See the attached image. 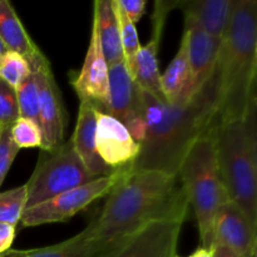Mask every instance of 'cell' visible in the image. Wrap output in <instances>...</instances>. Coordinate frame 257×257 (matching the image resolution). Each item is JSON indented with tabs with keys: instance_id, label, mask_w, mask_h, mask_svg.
Masks as SVG:
<instances>
[{
	"instance_id": "6da1fadb",
	"label": "cell",
	"mask_w": 257,
	"mask_h": 257,
	"mask_svg": "<svg viewBox=\"0 0 257 257\" xmlns=\"http://www.w3.org/2000/svg\"><path fill=\"white\" fill-rule=\"evenodd\" d=\"M107 196L87 226L103 251H110L153 221L187 216L188 201L180 180L161 171L130 168Z\"/></svg>"
},
{
	"instance_id": "7a4b0ae2",
	"label": "cell",
	"mask_w": 257,
	"mask_h": 257,
	"mask_svg": "<svg viewBox=\"0 0 257 257\" xmlns=\"http://www.w3.org/2000/svg\"><path fill=\"white\" fill-rule=\"evenodd\" d=\"M146 135L131 171L155 170L178 176L193 143L212 128L216 119L213 75L200 92L183 102L168 103L141 89Z\"/></svg>"
},
{
	"instance_id": "3957f363",
	"label": "cell",
	"mask_w": 257,
	"mask_h": 257,
	"mask_svg": "<svg viewBox=\"0 0 257 257\" xmlns=\"http://www.w3.org/2000/svg\"><path fill=\"white\" fill-rule=\"evenodd\" d=\"M256 72L257 2L232 0L230 23L213 72L215 123L246 117L256 103Z\"/></svg>"
},
{
	"instance_id": "277c9868",
	"label": "cell",
	"mask_w": 257,
	"mask_h": 257,
	"mask_svg": "<svg viewBox=\"0 0 257 257\" xmlns=\"http://www.w3.org/2000/svg\"><path fill=\"white\" fill-rule=\"evenodd\" d=\"M256 103L243 119L215 123L218 170L228 200L235 203L257 228V136Z\"/></svg>"
},
{
	"instance_id": "5b68a950",
	"label": "cell",
	"mask_w": 257,
	"mask_h": 257,
	"mask_svg": "<svg viewBox=\"0 0 257 257\" xmlns=\"http://www.w3.org/2000/svg\"><path fill=\"white\" fill-rule=\"evenodd\" d=\"M177 177L197 220L200 247L211 250L215 245L213 225L217 211L230 201L221 180L211 130L193 143L181 163Z\"/></svg>"
},
{
	"instance_id": "8992f818",
	"label": "cell",
	"mask_w": 257,
	"mask_h": 257,
	"mask_svg": "<svg viewBox=\"0 0 257 257\" xmlns=\"http://www.w3.org/2000/svg\"><path fill=\"white\" fill-rule=\"evenodd\" d=\"M94 180L97 177L85 170L72 141H64L54 150L40 152L34 172L25 183L27 208Z\"/></svg>"
},
{
	"instance_id": "52a82bcc",
	"label": "cell",
	"mask_w": 257,
	"mask_h": 257,
	"mask_svg": "<svg viewBox=\"0 0 257 257\" xmlns=\"http://www.w3.org/2000/svg\"><path fill=\"white\" fill-rule=\"evenodd\" d=\"M127 170L115 171L113 175L99 177L92 182L78 186L72 190L59 193L44 202L32 206L24 211L20 222L24 227L64 222L87 208L98 198L108 195L113 186L118 182V180Z\"/></svg>"
},
{
	"instance_id": "ba28073f",
	"label": "cell",
	"mask_w": 257,
	"mask_h": 257,
	"mask_svg": "<svg viewBox=\"0 0 257 257\" xmlns=\"http://www.w3.org/2000/svg\"><path fill=\"white\" fill-rule=\"evenodd\" d=\"M30 69L34 74L39 90V124L43 135L42 151H50L64 142L67 114L58 89L54 74L44 54L32 63Z\"/></svg>"
},
{
	"instance_id": "9c48e42d",
	"label": "cell",
	"mask_w": 257,
	"mask_h": 257,
	"mask_svg": "<svg viewBox=\"0 0 257 257\" xmlns=\"http://www.w3.org/2000/svg\"><path fill=\"white\" fill-rule=\"evenodd\" d=\"M185 218H163L150 222L118 243L104 257H176Z\"/></svg>"
},
{
	"instance_id": "30bf717a",
	"label": "cell",
	"mask_w": 257,
	"mask_h": 257,
	"mask_svg": "<svg viewBox=\"0 0 257 257\" xmlns=\"http://www.w3.org/2000/svg\"><path fill=\"white\" fill-rule=\"evenodd\" d=\"M109 69V97L105 113L119 120L133 140L141 145L146 135L142 115L141 89L128 73L124 60L114 63Z\"/></svg>"
},
{
	"instance_id": "8fae6325",
	"label": "cell",
	"mask_w": 257,
	"mask_h": 257,
	"mask_svg": "<svg viewBox=\"0 0 257 257\" xmlns=\"http://www.w3.org/2000/svg\"><path fill=\"white\" fill-rule=\"evenodd\" d=\"M72 85L80 103H89L95 109L105 112L109 97V69L93 22L84 63L79 74L72 80Z\"/></svg>"
},
{
	"instance_id": "7c38bea8",
	"label": "cell",
	"mask_w": 257,
	"mask_h": 257,
	"mask_svg": "<svg viewBox=\"0 0 257 257\" xmlns=\"http://www.w3.org/2000/svg\"><path fill=\"white\" fill-rule=\"evenodd\" d=\"M95 147L103 162L115 171L132 167L140 153V145L127 128L114 117L98 109H95Z\"/></svg>"
},
{
	"instance_id": "4fadbf2b",
	"label": "cell",
	"mask_w": 257,
	"mask_h": 257,
	"mask_svg": "<svg viewBox=\"0 0 257 257\" xmlns=\"http://www.w3.org/2000/svg\"><path fill=\"white\" fill-rule=\"evenodd\" d=\"M215 243L226 246L240 257L257 256V228L231 201L217 211L213 225Z\"/></svg>"
},
{
	"instance_id": "5bb4252c",
	"label": "cell",
	"mask_w": 257,
	"mask_h": 257,
	"mask_svg": "<svg viewBox=\"0 0 257 257\" xmlns=\"http://www.w3.org/2000/svg\"><path fill=\"white\" fill-rule=\"evenodd\" d=\"M182 37L187 47L192 93L196 94L213 75L221 42L210 37L195 20L188 17H185V32Z\"/></svg>"
},
{
	"instance_id": "9a60e30c",
	"label": "cell",
	"mask_w": 257,
	"mask_h": 257,
	"mask_svg": "<svg viewBox=\"0 0 257 257\" xmlns=\"http://www.w3.org/2000/svg\"><path fill=\"white\" fill-rule=\"evenodd\" d=\"M167 13L162 9H156L153 15V35L150 43L141 45V49L136 58V69L133 82L143 92L150 93L157 99L167 102L161 87V73L158 68V45L162 35L165 19Z\"/></svg>"
},
{
	"instance_id": "2e32d148",
	"label": "cell",
	"mask_w": 257,
	"mask_h": 257,
	"mask_svg": "<svg viewBox=\"0 0 257 257\" xmlns=\"http://www.w3.org/2000/svg\"><path fill=\"white\" fill-rule=\"evenodd\" d=\"M85 170L94 177H105L115 172L99 157L95 147V108L89 103H80L77 124L70 138ZM119 171V170H118Z\"/></svg>"
},
{
	"instance_id": "e0dca14e",
	"label": "cell",
	"mask_w": 257,
	"mask_h": 257,
	"mask_svg": "<svg viewBox=\"0 0 257 257\" xmlns=\"http://www.w3.org/2000/svg\"><path fill=\"white\" fill-rule=\"evenodd\" d=\"M178 8L210 37L222 42L232 12V0H182Z\"/></svg>"
},
{
	"instance_id": "ac0fdd59",
	"label": "cell",
	"mask_w": 257,
	"mask_h": 257,
	"mask_svg": "<svg viewBox=\"0 0 257 257\" xmlns=\"http://www.w3.org/2000/svg\"><path fill=\"white\" fill-rule=\"evenodd\" d=\"M0 40L8 50L19 53L29 64L43 55L8 0H0Z\"/></svg>"
},
{
	"instance_id": "d6986e66",
	"label": "cell",
	"mask_w": 257,
	"mask_h": 257,
	"mask_svg": "<svg viewBox=\"0 0 257 257\" xmlns=\"http://www.w3.org/2000/svg\"><path fill=\"white\" fill-rule=\"evenodd\" d=\"M107 252L109 251H103L85 227L63 242L30 250H9L0 257H104Z\"/></svg>"
},
{
	"instance_id": "ffe728a7",
	"label": "cell",
	"mask_w": 257,
	"mask_h": 257,
	"mask_svg": "<svg viewBox=\"0 0 257 257\" xmlns=\"http://www.w3.org/2000/svg\"><path fill=\"white\" fill-rule=\"evenodd\" d=\"M161 87L168 103H177L192 98V77L188 62L186 40L182 37L180 49L166 72L161 74Z\"/></svg>"
},
{
	"instance_id": "44dd1931",
	"label": "cell",
	"mask_w": 257,
	"mask_h": 257,
	"mask_svg": "<svg viewBox=\"0 0 257 257\" xmlns=\"http://www.w3.org/2000/svg\"><path fill=\"white\" fill-rule=\"evenodd\" d=\"M93 23L95 24L100 48L108 67L123 59L119 28L110 0H95L93 4Z\"/></svg>"
},
{
	"instance_id": "7402d4cb",
	"label": "cell",
	"mask_w": 257,
	"mask_h": 257,
	"mask_svg": "<svg viewBox=\"0 0 257 257\" xmlns=\"http://www.w3.org/2000/svg\"><path fill=\"white\" fill-rule=\"evenodd\" d=\"M113 13L117 19L118 28H119V38L120 44H122L123 59H124L125 67H127L128 73L133 79L136 69V58H137L138 52L141 49L140 38H138V32L136 25L127 18V15L120 10L115 0H110Z\"/></svg>"
},
{
	"instance_id": "603a6c76",
	"label": "cell",
	"mask_w": 257,
	"mask_h": 257,
	"mask_svg": "<svg viewBox=\"0 0 257 257\" xmlns=\"http://www.w3.org/2000/svg\"><path fill=\"white\" fill-rule=\"evenodd\" d=\"M32 69L23 55L13 50L5 49L0 54V79L17 89L30 75Z\"/></svg>"
},
{
	"instance_id": "cb8c5ba5",
	"label": "cell",
	"mask_w": 257,
	"mask_h": 257,
	"mask_svg": "<svg viewBox=\"0 0 257 257\" xmlns=\"http://www.w3.org/2000/svg\"><path fill=\"white\" fill-rule=\"evenodd\" d=\"M27 186L0 192V222L17 226L27 208Z\"/></svg>"
},
{
	"instance_id": "d4e9b609",
	"label": "cell",
	"mask_w": 257,
	"mask_h": 257,
	"mask_svg": "<svg viewBox=\"0 0 257 257\" xmlns=\"http://www.w3.org/2000/svg\"><path fill=\"white\" fill-rule=\"evenodd\" d=\"M15 93H17L19 117L29 118L39 123V90L33 72L15 89Z\"/></svg>"
},
{
	"instance_id": "484cf974",
	"label": "cell",
	"mask_w": 257,
	"mask_h": 257,
	"mask_svg": "<svg viewBox=\"0 0 257 257\" xmlns=\"http://www.w3.org/2000/svg\"><path fill=\"white\" fill-rule=\"evenodd\" d=\"M13 142L19 150L42 147L43 135L39 123L29 118L19 117L10 127Z\"/></svg>"
},
{
	"instance_id": "4316f807",
	"label": "cell",
	"mask_w": 257,
	"mask_h": 257,
	"mask_svg": "<svg viewBox=\"0 0 257 257\" xmlns=\"http://www.w3.org/2000/svg\"><path fill=\"white\" fill-rule=\"evenodd\" d=\"M19 118L17 93L0 79V127H12Z\"/></svg>"
},
{
	"instance_id": "83f0119b",
	"label": "cell",
	"mask_w": 257,
	"mask_h": 257,
	"mask_svg": "<svg viewBox=\"0 0 257 257\" xmlns=\"http://www.w3.org/2000/svg\"><path fill=\"white\" fill-rule=\"evenodd\" d=\"M19 151L13 142L10 127H0V187Z\"/></svg>"
},
{
	"instance_id": "f1b7e54d",
	"label": "cell",
	"mask_w": 257,
	"mask_h": 257,
	"mask_svg": "<svg viewBox=\"0 0 257 257\" xmlns=\"http://www.w3.org/2000/svg\"><path fill=\"white\" fill-rule=\"evenodd\" d=\"M115 2L120 10L135 25L145 15L146 5H147L146 0H115Z\"/></svg>"
},
{
	"instance_id": "f546056e",
	"label": "cell",
	"mask_w": 257,
	"mask_h": 257,
	"mask_svg": "<svg viewBox=\"0 0 257 257\" xmlns=\"http://www.w3.org/2000/svg\"><path fill=\"white\" fill-rule=\"evenodd\" d=\"M15 233H17V226L0 222V255L10 250L14 242Z\"/></svg>"
},
{
	"instance_id": "4dcf8cb0",
	"label": "cell",
	"mask_w": 257,
	"mask_h": 257,
	"mask_svg": "<svg viewBox=\"0 0 257 257\" xmlns=\"http://www.w3.org/2000/svg\"><path fill=\"white\" fill-rule=\"evenodd\" d=\"M212 257H240L236 255L233 251L227 248L226 246L220 245V243H215L212 247Z\"/></svg>"
},
{
	"instance_id": "1f68e13d",
	"label": "cell",
	"mask_w": 257,
	"mask_h": 257,
	"mask_svg": "<svg viewBox=\"0 0 257 257\" xmlns=\"http://www.w3.org/2000/svg\"><path fill=\"white\" fill-rule=\"evenodd\" d=\"M176 257H181V256H176ZM187 257H212V248L210 250V248L198 247L195 252L191 253V255Z\"/></svg>"
},
{
	"instance_id": "d6a6232c",
	"label": "cell",
	"mask_w": 257,
	"mask_h": 257,
	"mask_svg": "<svg viewBox=\"0 0 257 257\" xmlns=\"http://www.w3.org/2000/svg\"><path fill=\"white\" fill-rule=\"evenodd\" d=\"M5 49H7V48L4 47V44H3V43H2V40H0V54H2V53L4 52Z\"/></svg>"
}]
</instances>
